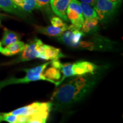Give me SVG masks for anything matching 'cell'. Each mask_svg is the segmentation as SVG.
<instances>
[{"label":"cell","mask_w":123,"mask_h":123,"mask_svg":"<svg viewBox=\"0 0 123 123\" xmlns=\"http://www.w3.org/2000/svg\"><path fill=\"white\" fill-rule=\"evenodd\" d=\"M18 8L24 12L31 13L34 9H40L35 0H12Z\"/></svg>","instance_id":"obj_12"},{"label":"cell","mask_w":123,"mask_h":123,"mask_svg":"<svg viewBox=\"0 0 123 123\" xmlns=\"http://www.w3.org/2000/svg\"><path fill=\"white\" fill-rule=\"evenodd\" d=\"M1 20H0V26H1Z\"/></svg>","instance_id":"obj_24"},{"label":"cell","mask_w":123,"mask_h":123,"mask_svg":"<svg viewBox=\"0 0 123 123\" xmlns=\"http://www.w3.org/2000/svg\"><path fill=\"white\" fill-rule=\"evenodd\" d=\"M20 39H21V35L7 28H5L3 33L1 44L2 46H6L18 41H20Z\"/></svg>","instance_id":"obj_14"},{"label":"cell","mask_w":123,"mask_h":123,"mask_svg":"<svg viewBox=\"0 0 123 123\" xmlns=\"http://www.w3.org/2000/svg\"><path fill=\"white\" fill-rule=\"evenodd\" d=\"M2 48H3V47H2V44H1V42H0V51H1V50H2Z\"/></svg>","instance_id":"obj_23"},{"label":"cell","mask_w":123,"mask_h":123,"mask_svg":"<svg viewBox=\"0 0 123 123\" xmlns=\"http://www.w3.org/2000/svg\"><path fill=\"white\" fill-rule=\"evenodd\" d=\"M99 20L98 17L84 19L80 30L85 34H93L98 31Z\"/></svg>","instance_id":"obj_11"},{"label":"cell","mask_w":123,"mask_h":123,"mask_svg":"<svg viewBox=\"0 0 123 123\" xmlns=\"http://www.w3.org/2000/svg\"><path fill=\"white\" fill-rule=\"evenodd\" d=\"M25 43L21 41H18L2 48L0 53L5 56H13V55L21 53L25 48Z\"/></svg>","instance_id":"obj_10"},{"label":"cell","mask_w":123,"mask_h":123,"mask_svg":"<svg viewBox=\"0 0 123 123\" xmlns=\"http://www.w3.org/2000/svg\"><path fill=\"white\" fill-rule=\"evenodd\" d=\"M95 1H96V0H95Z\"/></svg>","instance_id":"obj_25"},{"label":"cell","mask_w":123,"mask_h":123,"mask_svg":"<svg viewBox=\"0 0 123 123\" xmlns=\"http://www.w3.org/2000/svg\"><path fill=\"white\" fill-rule=\"evenodd\" d=\"M51 23L52 25L55 27H62L66 25V24L63 22V20L61 18L58 17H53L51 19Z\"/></svg>","instance_id":"obj_18"},{"label":"cell","mask_w":123,"mask_h":123,"mask_svg":"<svg viewBox=\"0 0 123 123\" xmlns=\"http://www.w3.org/2000/svg\"><path fill=\"white\" fill-rule=\"evenodd\" d=\"M50 63L51 64V66H53V67H54L58 69H59V70H61L62 66V63L58 59L52 60Z\"/></svg>","instance_id":"obj_20"},{"label":"cell","mask_w":123,"mask_h":123,"mask_svg":"<svg viewBox=\"0 0 123 123\" xmlns=\"http://www.w3.org/2000/svg\"><path fill=\"white\" fill-rule=\"evenodd\" d=\"M100 68L93 63L87 61H79L74 63L62 64L61 71L63 74L61 80L56 81V87L59 86L66 78L75 75H82L88 73H92Z\"/></svg>","instance_id":"obj_4"},{"label":"cell","mask_w":123,"mask_h":123,"mask_svg":"<svg viewBox=\"0 0 123 123\" xmlns=\"http://www.w3.org/2000/svg\"><path fill=\"white\" fill-rule=\"evenodd\" d=\"M50 63V62H47L37 67L25 69L24 71L26 74L24 77L20 78L10 77L8 79L0 81V90L7 86L17 84L29 83L31 81H34L37 80H43L50 81L52 83L50 80L46 78L43 75V72L47 66Z\"/></svg>","instance_id":"obj_3"},{"label":"cell","mask_w":123,"mask_h":123,"mask_svg":"<svg viewBox=\"0 0 123 123\" xmlns=\"http://www.w3.org/2000/svg\"><path fill=\"white\" fill-rule=\"evenodd\" d=\"M44 60L59 59L61 58L65 57V55L61 52L59 49L44 44Z\"/></svg>","instance_id":"obj_13"},{"label":"cell","mask_w":123,"mask_h":123,"mask_svg":"<svg viewBox=\"0 0 123 123\" xmlns=\"http://www.w3.org/2000/svg\"><path fill=\"white\" fill-rule=\"evenodd\" d=\"M0 8L7 13L21 15V10L14 4L12 0H0Z\"/></svg>","instance_id":"obj_15"},{"label":"cell","mask_w":123,"mask_h":123,"mask_svg":"<svg viewBox=\"0 0 123 123\" xmlns=\"http://www.w3.org/2000/svg\"><path fill=\"white\" fill-rule=\"evenodd\" d=\"M39 58V54L35 49V42L34 39H33V41H31L30 43L25 44L24 49L21 52V54L18 56V58L9 62L8 63H4V64L5 65H11V64H17L20 62H27L35 59V58Z\"/></svg>","instance_id":"obj_7"},{"label":"cell","mask_w":123,"mask_h":123,"mask_svg":"<svg viewBox=\"0 0 123 123\" xmlns=\"http://www.w3.org/2000/svg\"><path fill=\"white\" fill-rule=\"evenodd\" d=\"M66 14L72 25L80 29L84 18L78 0H71L67 7Z\"/></svg>","instance_id":"obj_6"},{"label":"cell","mask_w":123,"mask_h":123,"mask_svg":"<svg viewBox=\"0 0 123 123\" xmlns=\"http://www.w3.org/2000/svg\"><path fill=\"white\" fill-rule=\"evenodd\" d=\"M103 71L102 67L93 73L79 75L57 87L51 99L52 110H66L83 100L98 84Z\"/></svg>","instance_id":"obj_1"},{"label":"cell","mask_w":123,"mask_h":123,"mask_svg":"<svg viewBox=\"0 0 123 123\" xmlns=\"http://www.w3.org/2000/svg\"><path fill=\"white\" fill-rule=\"evenodd\" d=\"M79 1H80L81 2H82L87 3V4H90V5L92 6H94L95 2H96L95 0H79Z\"/></svg>","instance_id":"obj_21"},{"label":"cell","mask_w":123,"mask_h":123,"mask_svg":"<svg viewBox=\"0 0 123 123\" xmlns=\"http://www.w3.org/2000/svg\"><path fill=\"white\" fill-rule=\"evenodd\" d=\"M110 1L112 2H121V0H110Z\"/></svg>","instance_id":"obj_22"},{"label":"cell","mask_w":123,"mask_h":123,"mask_svg":"<svg viewBox=\"0 0 123 123\" xmlns=\"http://www.w3.org/2000/svg\"><path fill=\"white\" fill-rule=\"evenodd\" d=\"M43 75L46 78L50 80L53 82V83L55 84V85H56V81L59 80L61 78V70L53 66L49 67L46 71H44Z\"/></svg>","instance_id":"obj_16"},{"label":"cell","mask_w":123,"mask_h":123,"mask_svg":"<svg viewBox=\"0 0 123 123\" xmlns=\"http://www.w3.org/2000/svg\"><path fill=\"white\" fill-rule=\"evenodd\" d=\"M41 9H48L50 6V0H35Z\"/></svg>","instance_id":"obj_19"},{"label":"cell","mask_w":123,"mask_h":123,"mask_svg":"<svg viewBox=\"0 0 123 123\" xmlns=\"http://www.w3.org/2000/svg\"><path fill=\"white\" fill-rule=\"evenodd\" d=\"M68 25L67 24L62 27H55L54 26H48L46 27L35 26V30L39 33L47 35L50 37H57L61 35L67 29Z\"/></svg>","instance_id":"obj_9"},{"label":"cell","mask_w":123,"mask_h":123,"mask_svg":"<svg viewBox=\"0 0 123 123\" xmlns=\"http://www.w3.org/2000/svg\"><path fill=\"white\" fill-rule=\"evenodd\" d=\"M71 0H50V4L55 14L65 21H68L66 14L67 7Z\"/></svg>","instance_id":"obj_8"},{"label":"cell","mask_w":123,"mask_h":123,"mask_svg":"<svg viewBox=\"0 0 123 123\" xmlns=\"http://www.w3.org/2000/svg\"><path fill=\"white\" fill-rule=\"evenodd\" d=\"M51 102H35L9 112L11 114L27 117V123H45L52 110Z\"/></svg>","instance_id":"obj_2"},{"label":"cell","mask_w":123,"mask_h":123,"mask_svg":"<svg viewBox=\"0 0 123 123\" xmlns=\"http://www.w3.org/2000/svg\"><path fill=\"white\" fill-rule=\"evenodd\" d=\"M121 2H112L110 0H96L93 6L100 21H107L119 8Z\"/></svg>","instance_id":"obj_5"},{"label":"cell","mask_w":123,"mask_h":123,"mask_svg":"<svg viewBox=\"0 0 123 123\" xmlns=\"http://www.w3.org/2000/svg\"><path fill=\"white\" fill-rule=\"evenodd\" d=\"M79 2L84 19L93 18L98 17L96 11L91 5L87 3L80 2V1Z\"/></svg>","instance_id":"obj_17"}]
</instances>
